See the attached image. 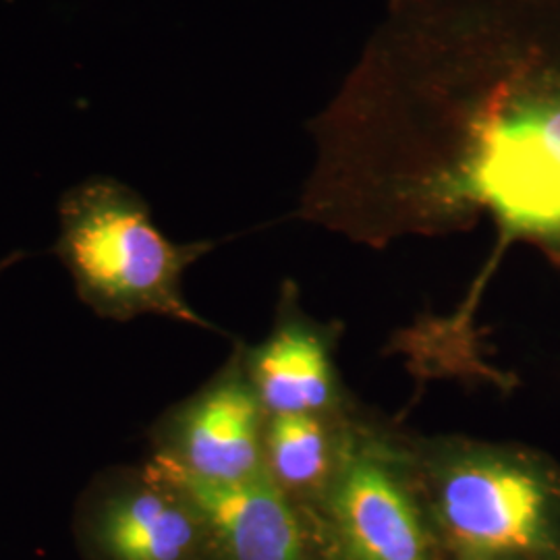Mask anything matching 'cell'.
Segmentation results:
<instances>
[{"instance_id":"obj_1","label":"cell","mask_w":560,"mask_h":560,"mask_svg":"<svg viewBox=\"0 0 560 560\" xmlns=\"http://www.w3.org/2000/svg\"><path fill=\"white\" fill-rule=\"evenodd\" d=\"M332 152H399L420 194L560 260V0H388L337 98Z\"/></svg>"},{"instance_id":"obj_2","label":"cell","mask_w":560,"mask_h":560,"mask_svg":"<svg viewBox=\"0 0 560 560\" xmlns=\"http://www.w3.org/2000/svg\"><path fill=\"white\" fill-rule=\"evenodd\" d=\"M59 219L55 254L80 300L101 318L161 314L208 326L183 300L180 279L210 243H173L154 224L140 194L110 177L71 187L60 198Z\"/></svg>"},{"instance_id":"obj_3","label":"cell","mask_w":560,"mask_h":560,"mask_svg":"<svg viewBox=\"0 0 560 560\" xmlns=\"http://www.w3.org/2000/svg\"><path fill=\"white\" fill-rule=\"evenodd\" d=\"M423 502L453 555L560 560V474L513 448L459 444L425 463Z\"/></svg>"},{"instance_id":"obj_4","label":"cell","mask_w":560,"mask_h":560,"mask_svg":"<svg viewBox=\"0 0 560 560\" xmlns=\"http://www.w3.org/2000/svg\"><path fill=\"white\" fill-rule=\"evenodd\" d=\"M436 544L399 451L370 436L342 442L322 492V560H436Z\"/></svg>"},{"instance_id":"obj_5","label":"cell","mask_w":560,"mask_h":560,"mask_svg":"<svg viewBox=\"0 0 560 560\" xmlns=\"http://www.w3.org/2000/svg\"><path fill=\"white\" fill-rule=\"evenodd\" d=\"M73 534L83 560H212L196 506L145 463L101 474L81 494Z\"/></svg>"},{"instance_id":"obj_6","label":"cell","mask_w":560,"mask_h":560,"mask_svg":"<svg viewBox=\"0 0 560 560\" xmlns=\"http://www.w3.org/2000/svg\"><path fill=\"white\" fill-rule=\"evenodd\" d=\"M196 506L212 560H318L312 529L268 467L240 481L206 480L161 453L148 460Z\"/></svg>"},{"instance_id":"obj_7","label":"cell","mask_w":560,"mask_h":560,"mask_svg":"<svg viewBox=\"0 0 560 560\" xmlns=\"http://www.w3.org/2000/svg\"><path fill=\"white\" fill-rule=\"evenodd\" d=\"M266 411L245 365L233 361L156 430V453L206 480H247L261 469Z\"/></svg>"},{"instance_id":"obj_8","label":"cell","mask_w":560,"mask_h":560,"mask_svg":"<svg viewBox=\"0 0 560 560\" xmlns=\"http://www.w3.org/2000/svg\"><path fill=\"white\" fill-rule=\"evenodd\" d=\"M245 372L266 416H320L337 400L328 347L298 322L282 324L254 349Z\"/></svg>"},{"instance_id":"obj_9","label":"cell","mask_w":560,"mask_h":560,"mask_svg":"<svg viewBox=\"0 0 560 560\" xmlns=\"http://www.w3.org/2000/svg\"><path fill=\"white\" fill-rule=\"evenodd\" d=\"M332 451L330 434L320 416H270L266 423V467L291 499L326 490L337 467Z\"/></svg>"},{"instance_id":"obj_10","label":"cell","mask_w":560,"mask_h":560,"mask_svg":"<svg viewBox=\"0 0 560 560\" xmlns=\"http://www.w3.org/2000/svg\"><path fill=\"white\" fill-rule=\"evenodd\" d=\"M23 256H25L23 252H18V254H11V256H7L4 260L0 261V272H2V270H7V268H11L13 264H18V261H20Z\"/></svg>"},{"instance_id":"obj_11","label":"cell","mask_w":560,"mask_h":560,"mask_svg":"<svg viewBox=\"0 0 560 560\" xmlns=\"http://www.w3.org/2000/svg\"><path fill=\"white\" fill-rule=\"evenodd\" d=\"M455 560H520L509 559V557H481V555H457Z\"/></svg>"}]
</instances>
